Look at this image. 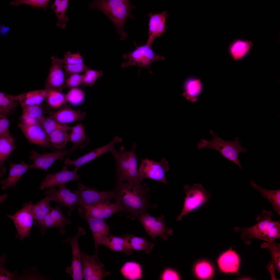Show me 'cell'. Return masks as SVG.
Wrapping results in <instances>:
<instances>
[{
  "label": "cell",
  "instance_id": "6da1fadb",
  "mask_svg": "<svg viewBox=\"0 0 280 280\" xmlns=\"http://www.w3.org/2000/svg\"><path fill=\"white\" fill-rule=\"evenodd\" d=\"M113 190L114 202L121 206L122 214L134 220L141 214L155 208L156 204H150L149 190L147 185L141 182L116 183Z\"/></svg>",
  "mask_w": 280,
  "mask_h": 280
},
{
  "label": "cell",
  "instance_id": "7a4b0ae2",
  "mask_svg": "<svg viewBox=\"0 0 280 280\" xmlns=\"http://www.w3.org/2000/svg\"><path fill=\"white\" fill-rule=\"evenodd\" d=\"M273 216L271 211L264 209L262 214L256 218L257 224L248 228H236L235 230L241 233L242 239L248 244H250L253 238L267 243L274 242L280 237V222L272 220Z\"/></svg>",
  "mask_w": 280,
  "mask_h": 280
},
{
  "label": "cell",
  "instance_id": "3957f363",
  "mask_svg": "<svg viewBox=\"0 0 280 280\" xmlns=\"http://www.w3.org/2000/svg\"><path fill=\"white\" fill-rule=\"evenodd\" d=\"M135 8L128 0H97L89 4L88 9H97L104 13L114 24L120 39L123 40L128 37L124 30L125 23L129 17L134 19L131 11Z\"/></svg>",
  "mask_w": 280,
  "mask_h": 280
},
{
  "label": "cell",
  "instance_id": "277c9868",
  "mask_svg": "<svg viewBox=\"0 0 280 280\" xmlns=\"http://www.w3.org/2000/svg\"><path fill=\"white\" fill-rule=\"evenodd\" d=\"M137 145L133 143L129 151L122 146L119 151L115 148L111 152L116 162V183L124 181L141 182L142 181L138 169L135 152Z\"/></svg>",
  "mask_w": 280,
  "mask_h": 280
},
{
  "label": "cell",
  "instance_id": "5b68a950",
  "mask_svg": "<svg viewBox=\"0 0 280 280\" xmlns=\"http://www.w3.org/2000/svg\"><path fill=\"white\" fill-rule=\"evenodd\" d=\"M212 136L210 141L201 139L198 143V149L200 150L204 148L212 149L219 152L225 158L234 162L242 170L238 157V154L241 152L245 153L247 150L241 145L242 143L239 141L238 137L232 141L224 140L218 137L212 130L209 131Z\"/></svg>",
  "mask_w": 280,
  "mask_h": 280
},
{
  "label": "cell",
  "instance_id": "8992f818",
  "mask_svg": "<svg viewBox=\"0 0 280 280\" xmlns=\"http://www.w3.org/2000/svg\"><path fill=\"white\" fill-rule=\"evenodd\" d=\"M136 49L131 52L124 54L122 58L128 60L122 64L121 67L127 68L130 66H136L146 68L149 72L152 73L150 69V66L153 62L163 60L165 57L155 53L153 51L152 45L147 43L138 46L136 44Z\"/></svg>",
  "mask_w": 280,
  "mask_h": 280
},
{
  "label": "cell",
  "instance_id": "52a82bcc",
  "mask_svg": "<svg viewBox=\"0 0 280 280\" xmlns=\"http://www.w3.org/2000/svg\"><path fill=\"white\" fill-rule=\"evenodd\" d=\"M184 189L186 195L182 211L176 218L178 221L202 206L209 198L208 193L200 184H195L191 186L186 185Z\"/></svg>",
  "mask_w": 280,
  "mask_h": 280
},
{
  "label": "cell",
  "instance_id": "ba28073f",
  "mask_svg": "<svg viewBox=\"0 0 280 280\" xmlns=\"http://www.w3.org/2000/svg\"><path fill=\"white\" fill-rule=\"evenodd\" d=\"M137 218L142 224L147 234L153 239L160 236L166 241L169 236L173 235V231L166 226L163 215L156 217L147 212L141 214Z\"/></svg>",
  "mask_w": 280,
  "mask_h": 280
},
{
  "label": "cell",
  "instance_id": "9c48e42d",
  "mask_svg": "<svg viewBox=\"0 0 280 280\" xmlns=\"http://www.w3.org/2000/svg\"><path fill=\"white\" fill-rule=\"evenodd\" d=\"M78 148L77 145H74L69 149H58L53 152H45L42 153L32 149L30 151L29 157L30 160L33 161V163L30 165L31 168L39 169L47 172L49 168L55 161L63 160Z\"/></svg>",
  "mask_w": 280,
  "mask_h": 280
},
{
  "label": "cell",
  "instance_id": "30bf717a",
  "mask_svg": "<svg viewBox=\"0 0 280 280\" xmlns=\"http://www.w3.org/2000/svg\"><path fill=\"white\" fill-rule=\"evenodd\" d=\"M23 207L13 215L6 216L13 221L17 230L16 238L22 241L25 237L30 239V233L34 219L32 212L33 204L30 201L23 204Z\"/></svg>",
  "mask_w": 280,
  "mask_h": 280
},
{
  "label": "cell",
  "instance_id": "8fae6325",
  "mask_svg": "<svg viewBox=\"0 0 280 280\" xmlns=\"http://www.w3.org/2000/svg\"><path fill=\"white\" fill-rule=\"evenodd\" d=\"M169 169V163L164 158L158 162L147 158L141 159L138 170L142 180L148 178L167 184L165 174Z\"/></svg>",
  "mask_w": 280,
  "mask_h": 280
},
{
  "label": "cell",
  "instance_id": "7c38bea8",
  "mask_svg": "<svg viewBox=\"0 0 280 280\" xmlns=\"http://www.w3.org/2000/svg\"><path fill=\"white\" fill-rule=\"evenodd\" d=\"M82 274L85 280H101L109 275V272L106 271L104 265L98 258L97 253L92 255L81 251Z\"/></svg>",
  "mask_w": 280,
  "mask_h": 280
},
{
  "label": "cell",
  "instance_id": "4fadbf2b",
  "mask_svg": "<svg viewBox=\"0 0 280 280\" xmlns=\"http://www.w3.org/2000/svg\"><path fill=\"white\" fill-rule=\"evenodd\" d=\"M78 189L73 191L78 196L79 206L82 207L93 205L100 203L110 202L113 199L114 192L113 190L100 191L89 188L81 182L78 184Z\"/></svg>",
  "mask_w": 280,
  "mask_h": 280
},
{
  "label": "cell",
  "instance_id": "5bb4252c",
  "mask_svg": "<svg viewBox=\"0 0 280 280\" xmlns=\"http://www.w3.org/2000/svg\"><path fill=\"white\" fill-rule=\"evenodd\" d=\"M86 232L82 227H79L75 235L67 238L62 241L63 243L69 242L71 245L72 258L71 265L66 269V273L70 275L73 280L83 279L82 274L81 251L79 245V237L85 235Z\"/></svg>",
  "mask_w": 280,
  "mask_h": 280
},
{
  "label": "cell",
  "instance_id": "9a60e30c",
  "mask_svg": "<svg viewBox=\"0 0 280 280\" xmlns=\"http://www.w3.org/2000/svg\"><path fill=\"white\" fill-rule=\"evenodd\" d=\"M78 210V215L85 220L88 223L94 241V253H97L99 246L102 245L104 240L110 235V226L107 224L105 220L89 216L83 208L79 207Z\"/></svg>",
  "mask_w": 280,
  "mask_h": 280
},
{
  "label": "cell",
  "instance_id": "2e32d148",
  "mask_svg": "<svg viewBox=\"0 0 280 280\" xmlns=\"http://www.w3.org/2000/svg\"><path fill=\"white\" fill-rule=\"evenodd\" d=\"M61 206L58 204L54 208H52L50 212L41 221L33 225L37 226L39 228L41 234L43 235L46 230L49 228H58L61 235L65 234L66 232L65 227L67 224H71V220L63 213L61 209Z\"/></svg>",
  "mask_w": 280,
  "mask_h": 280
},
{
  "label": "cell",
  "instance_id": "e0dca14e",
  "mask_svg": "<svg viewBox=\"0 0 280 280\" xmlns=\"http://www.w3.org/2000/svg\"><path fill=\"white\" fill-rule=\"evenodd\" d=\"M57 190L53 187L50 188L45 193V196L51 201L57 202L62 206L68 208V214L70 215L74 209V207L79 206V198L75 193L72 192L65 185L59 186Z\"/></svg>",
  "mask_w": 280,
  "mask_h": 280
},
{
  "label": "cell",
  "instance_id": "ac0fdd59",
  "mask_svg": "<svg viewBox=\"0 0 280 280\" xmlns=\"http://www.w3.org/2000/svg\"><path fill=\"white\" fill-rule=\"evenodd\" d=\"M80 167H75L72 170H69L67 166H63L60 171L53 174L46 175L41 183L39 188L44 190L46 188L65 185L70 181H74L80 177L77 172Z\"/></svg>",
  "mask_w": 280,
  "mask_h": 280
},
{
  "label": "cell",
  "instance_id": "d6986e66",
  "mask_svg": "<svg viewBox=\"0 0 280 280\" xmlns=\"http://www.w3.org/2000/svg\"><path fill=\"white\" fill-rule=\"evenodd\" d=\"M51 59L49 73L45 83V88L61 92L65 88L66 78L63 71V59L54 56H52Z\"/></svg>",
  "mask_w": 280,
  "mask_h": 280
},
{
  "label": "cell",
  "instance_id": "ffe728a7",
  "mask_svg": "<svg viewBox=\"0 0 280 280\" xmlns=\"http://www.w3.org/2000/svg\"><path fill=\"white\" fill-rule=\"evenodd\" d=\"M18 126L30 143L51 150L56 149L50 142L47 133L40 124H29L21 123Z\"/></svg>",
  "mask_w": 280,
  "mask_h": 280
},
{
  "label": "cell",
  "instance_id": "44dd1931",
  "mask_svg": "<svg viewBox=\"0 0 280 280\" xmlns=\"http://www.w3.org/2000/svg\"><path fill=\"white\" fill-rule=\"evenodd\" d=\"M122 141V139L121 137L116 136L113 140L109 143L95 149L76 159L72 160L67 158L65 160L64 163L67 165H72L75 167H80L82 165L108 152H111L115 148V144Z\"/></svg>",
  "mask_w": 280,
  "mask_h": 280
},
{
  "label": "cell",
  "instance_id": "7402d4cb",
  "mask_svg": "<svg viewBox=\"0 0 280 280\" xmlns=\"http://www.w3.org/2000/svg\"><path fill=\"white\" fill-rule=\"evenodd\" d=\"M168 15L165 11L160 13L149 14V37L146 43L152 45L155 38L160 37L165 32L166 20Z\"/></svg>",
  "mask_w": 280,
  "mask_h": 280
},
{
  "label": "cell",
  "instance_id": "603a6c76",
  "mask_svg": "<svg viewBox=\"0 0 280 280\" xmlns=\"http://www.w3.org/2000/svg\"><path fill=\"white\" fill-rule=\"evenodd\" d=\"M87 214L96 218L105 220L118 212H121L120 205L116 203L106 202L83 207Z\"/></svg>",
  "mask_w": 280,
  "mask_h": 280
},
{
  "label": "cell",
  "instance_id": "cb8c5ba5",
  "mask_svg": "<svg viewBox=\"0 0 280 280\" xmlns=\"http://www.w3.org/2000/svg\"><path fill=\"white\" fill-rule=\"evenodd\" d=\"M8 161L9 165L8 176L6 179L1 181L3 190L15 187L20 177L27 170L31 168L30 165H28L23 161L18 164L13 163L9 160Z\"/></svg>",
  "mask_w": 280,
  "mask_h": 280
},
{
  "label": "cell",
  "instance_id": "d4e9b609",
  "mask_svg": "<svg viewBox=\"0 0 280 280\" xmlns=\"http://www.w3.org/2000/svg\"><path fill=\"white\" fill-rule=\"evenodd\" d=\"M86 114L85 112L80 110H75L65 105L57 111L51 113L48 117L52 118L62 124L84 119Z\"/></svg>",
  "mask_w": 280,
  "mask_h": 280
},
{
  "label": "cell",
  "instance_id": "484cf974",
  "mask_svg": "<svg viewBox=\"0 0 280 280\" xmlns=\"http://www.w3.org/2000/svg\"><path fill=\"white\" fill-rule=\"evenodd\" d=\"M54 90L45 88L29 92L18 95V100L22 108L39 104L42 103L50 93Z\"/></svg>",
  "mask_w": 280,
  "mask_h": 280
},
{
  "label": "cell",
  "instance_id": "4316f807",
  "mask_svg": "<svg viewBox=\"0 0 280 280\" xmlns=\"http://www.w3.org/2000/svg\"><path fill=\"white\" fill-rule=\"evenodd\" d=\"M15 139L11 136L10 133L0 135V177L6 173V169L3 164L12 152L17 147L14 144Z\"/></svg>",
  "mask_w": 280,
  "mask_h": 280
},
{
  "label": "cell",
  "instance_id": "83f0119b",
  "mask_svg": "<svg viewBox=\"0 0 280 280\" xmlns=\"http://www.w3.org/2000/svg\"><path fill=\"white\" fill-rule=\"evenodd\" d=\"M240 260L238 255L229 250L219 258L218 263L221 270L225 273H236L239 269Z\"/></svg>",
  "mask_w": 280,
  "mask_h": 280
},
{
  "label": "cell",
  "instance_id": "f1b7e54d",
  "mask_svg": "<svg viewBox=\"0 0 280 280\" xmlns=\"http://www.w3.org/2000/svg\"><path fill=\"white\" fill-rule=\"evenodd\" d=\"M182 95L192 103L197 102L203 90V86L200 79L191 77L186 79L183 84Z\"/></svg>",
  "mask_w": 280,
  "mask_h": 280
},
{
  "label": "cell",
  "instance_id": "f546056e",
  "mask_svg": "<svg viewBox=\"0 0 280 280\" xmlns=\"http://www.w3.org/2000/svg\"><path fill=\"white\" fill-rule=\"evenodd\" d=\"M102 245L112 251L123 252L126 255L132 254L133 250L129 247L125 235L117 236L110 235L104 240Z\"/></svg>",
  "mask_w": 280,
  "mask_h": 280
},
{
  "label": "cell",
  "instance_id": "4dcf8cb0",
  "mask_svg": "<svg viewBox=\"0 0 280 280\" xmlns=\"http://www.w3.org/2000/svg\"><path fill=\"white\" fill-rule=\"evenodd\" d=\"M250 184L255 190L259 191L262 196L267 199L272 205L274 211L280 215V190H270L259 186L252 179Z\"/></svg>",
  "mask_w": 280,
  "mask_h": 280
},
{
  "label": "cell",
  "instance_id": "1f68e13d",
  "mask_svg": "<svg viewBox=\"0 0 280 280\" xmlns=\"http://www.w3.org/2000/svg\"><path fill=\"white\" fill-rule=\"evenodd\" d=\"M69 134V141L77 145L79 148L82 149L89 143L90 139L85 134L83 126L79 123L71 127Z\"/></svg>",
  "mask_w": 280,
  "mask_h": 280
},
{
  "label": "cell",
  "instance_id": "d6a6232c",
  "mask_svg": "<svg viewBox=\"0 0 280 280\" xmlns=\"http://www.w3.org/2000/svg\"><path fill=\"white\" fill-rule=\"evenodd\" d=\"M18 95L0 93V114L7 117L14 114L18 106Z\"/></svg>",
  "mask_w": 280,
  "mask_h": 280
},
{
  "label": "cell",
  "instance_id": "836d02e7",
  "mask_svg": "<svg viewBox=\"0 0 280 280\" xmlns=\"http://www.w3.org/2000/svg\"><path fill=\"white\" fill-rule=\"evenodd\" d=\"M125 235L128 246L132 250L142 251L149 254L153 248V243L148 241L144 237H138L128 233L126 234Z\"/></svg>",
  "mask_w": 280,
  "mask_h": 280
},
{
  "label": "cell",
  "instance_id": "e575fe53",
  "mask_svg": "<svg viewBox=\"0 0 280 280\" xmlns=\"http://www.w3.org/2000/svg\"><path fill=\"white\" fill-rule=\"evenodd\" d=\"M68 2V0H55L51 6L58 20L57 26L63 29H66V22L69 20L68 16L66 15Z\"/></svg>",
  "mask_w": 280,
  "mask_h": 280
},
{
  "label": "cell",
  "instance_id": "d590c367",
  "mask_svg": "<svg viewBox=\"0 0 280 280\" xmlns=\"http://www.w3.org/2000/svg\"><path fill=\"white\" fill-rule=\"evenodd\" d=\"M51 201L46 196L33 205L32 212L35 221L33 223L39 222L42 220L50 212L52 208L50 206Z\"/></svg>",
  "mask_w": 280,
  "mask_h": 280
},
{
  "label": "cell",
  "instance_id": "8d00e7d4",
  "mask_svg": "<svg viewBox=\"0 0 280 280\" xmlns=\"http://www.w3.org/2000/svg\"><path fill=\"white\" fill-rule=\"evenodd\" d=\"M120 272L126 279L135 280L142 278V270L139 263L135 262L125 263L121 268Z\"/></svg>",
  "mask_w": 280,
  "mask_h": 280
},
{
  "label": "cell",
  "instance_id": "74e56055",
  "mask_svg": "<svg viewBox=\"0 0 280 280\" xmlns=\"http://www.w3.org/2000/svg\"><path fill=\"white\" fill-rule=\"evenodd\" d=\"M22 108V113L20 117L22 119L30 118L38 119L50 111L49 105L44 103L38 105L27 106Z\"/></svg>",
  "mask_w": 280,
  "mask_h": 280
},
{
  "label": "cell",
  "instance_id": "f35d334b",
  "mask_svg": "<svg viewBox=\"0 0 280 280\" xmlns=\"http://www.w3.org/2000/svg\"><path fill=\"white\" fill-rule=\"evenodd\" d=\"M68 131L62 129H56L48 136L50 142L57 150L62 149L69 141Z\"/></svg>",
  "mask_w": 280,
  "mask_h": 280
},
{
  "label": "cell",
  "instance_id": "ab89813d",
  "mask_svg": "<svg viewBox=\"0 0 280 280\" xmlns=\"http://www.w3.org/2000/svg\"><path fill=\"white\" fill-rule=\"evenodd\" d=\"M252 45V44L250 41L237 40L231 44L229 52L234 59H239L246 54Z\"/></svg>",
  "mask_w": 280,
  "mask_h": 280
},
{
  "label": "cell",
  "instance_id": "60d3db41",
  "mask_svg": "<svg viewBox=\"0 0 280 280\" xmlns=\"http://www.w3.org/2000/svg\"><path fill=\"white\" fill-rule=\"evenodd\" d=\"M40 124L47 133V136L53 131L58 129H62L68 131L70 130L71 127L66 124H60L53 119L43 116L38 119Z\"/></svg>",
  "mask_w": 280,
  "mask_h": 280
},
{
  "label": "cell",
  "instance_id": "b9f144b4",
  "mask_svg": "<svg viewBox=\"0 0 280 280\" xmlns=\"http://www.w3.org/2000/svg\"><path fill=\"white\" fill-rule=\"evenodd\" d=\"M262 248H267L270 250L271 255V260L270 262L274 266L275 269L280 273V246L279 244L275 243H263L261 245Z\"/></svg>",
  "mask_w": 280,
  "mask_h": 280
},
{
  "label": "cell",
  "instance_id": "7bdbcfd3",
  "mask_svg": "<svg viewBox=\"0 0 280 280\" xmlns=\"http://www.w3.org/2000/svg\"><path fill=\"white\" fill-rule=\"evenodd\" d=\"M85 97V93L81 89L78 87L71 88L65 95V101L72 104L77 105L82 103Z\"/></svg>",
  "mask_w": 280,
  "mask_h": 280
},
{
  "label": "cell",
  "instance_id": "ee69618b",
  "mask_svg": "<svg viewBox=\"0 0 280 280\" xmlns=\"http://www.w3.org/2000/svg\"><path fill=\"white\" fill-rule=\"evenodd\" d=\"M84 72L83 74V83L82 85L83 87L86 86H92L98 78L103 75L102 71H99L88 68Z\"/></svg>",
  "mask_w": 280,
  "mask_h": 280
},
{
  "label": "cell",
  "instance_id": "f6af8a7d",
  "mask_svg": "<svg viewBox=\"0 0 280 280\" xmlns=\"http://www.w3.org/2000/svg\"><path fill=\"white\" fill-rule=\"evenodd\" d=\"M61 92H52L46 99L48 105L54 108H57L65 103V95Z\"/></svg>",
  "mask_w": 280,
  "mask_h": 280
},
{
  "label": "cell",
  "instance_id": "bcb514c9",
  "mask_svg": "<svg viewBox=\"0 0 280 280\" xmlns=\"http://www.w3.org/2000/svg\"><path fill=\"white\" fill-rule=\"evenodd\" d=\"M195 271L196 274L199 278H207L211 277L213 272L211 265L206 262L203 261L198 263L196 265Z\"/></svg>",
  "mask_w": 280,
  "mask_h": 280
},
{
  "label": "cell",
  "instance_id": "7dc6e473",
  "mask_svg": "<svg viewBox=\"0 0 280 280\" xmlns=\"http://www.w3.org/2000/svg\"><path fill=\"white\" fill-rule=\"evenodd\" d=\"M50 1L49 0H15L10 2L9 4L16 6L26 4L33 7L43 8L46 9L48 6Z\"/></svg>",
  "mask_w": 280,
  "mask_h": 280
},
{
  "label": "cell",
  "instance_id": "c3c4849f",
  "mask_svg": "<svg viewBox=\"0 0 280 280\" xmlns=\"http://www.w3.org/2000/svg\"><path fill=\"white\" fill-rule=\"evenodd\" d=\"M88 68L84 63L74 64H64L63 66V68L65 71V76L66 75V77H67L66 79L72 74L85 72Z\"/></svg>",
  "mask_w": 280,
  "mask_h": 280
},
{
  "label": "cell",
  "instance_id": "681fc988",
  "mask_svg": "<svg viewBox=\"0 0 280 280\" xmlns=\"http://www.w3.org/2000/svg\"><path fill=\"white\" fill-rule=\"evenodd\" d=\"M64 64H74L83 63V59L79 51L72 53L66 52L64 55Z\"/></svg>",
  "mask_w": 280,
  "mask_h": 280
},
{
  "label": "cell",
  "instance_id": "f907efd6",
  "mask_svg": "<svg viewBox=\"0 0 280 280\" xmlns=\"http://www.w3.org/2000/svg\"><path fill=\"white\" fill-rule=\"evenodd\" d=\"M83 78V74H78L71 75L66 79L65 88L78 87L79 85H82Z\"/></svg>",
  "mask_w": 280,
  "mask_h": 280
},
{
  "label": "cell",
  "instance_id": "816d5d0a",
  "mask_svg": "<svg viewBox=\"0 0 280 280\" xmlns=\"http://www.w3.org/2000/svg\"><path fill=\"white\" fill-rule=\"evenodd\" d=\"M7 117L4 115L0 114V135L10 133L9 130L10 122Z\"/></svg>",
  "mask_w": 280,
  "mask_h": 280
},
{
  "label": "cell",
  "instance_id": "f5cc1de1",
  "mask_svg": "<svg viewBox=\"0 0 280 280\" xmlns=\"http://www.w3.org/2000/svg\"><path fill=\"white\" fill-rule=\"evenodd\" d=\"M162 280H179V276L174 270L170 268L165 269L162 274L161 277Z\"/></svg>",
  "mask_w": 280,
  "mask_h": 280
},
{
  "label": "cell",
  "instance_id": "db71d44e",
  "mask_svg": "<svg viewBox=\"0 0 280 280\" xmlns=\"http://www.w3.org/2000/svg\"><path fill=\"white\" fill-rule=\"evenodd\" d=\"M0 280H11L14 279V275L1 265Z\"/></svg>",
  "mask_w": 280,
  "mask_h": 280
},
{
  "label": "cell",
  "instance_id": "11a10c76",
  "mask_svg": "<svg viewBox=\"0 0 280 280\" xmlns=\"http://www.w3.org/2000/svg\"><path fill=\"white\" fill-rule=\"evenodd\" d=\"M10 30V28L8 26L4 25H1L0 27L1 35L4 36L7 34L9 32Z\"/></svg>",
  "mask_w": 280,
  "mask_h": 280
},
{
  "label": "cell",
  "instance_id": "9f6ffc18",
  "mask_svg": "<svg viewBox=\"0 0 280 280\" xmlns=\"http://www.w3.org/2000/svg\"><path fill=\"white\" fill-rule=\"evenodd\" d=\"M7 197L6 194H5L3 195L0 196V202H2Z\"/></svg>",
  "mask_w": 280,
  "mask_h": 280
}]
</instances>
